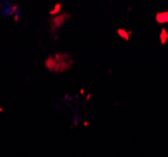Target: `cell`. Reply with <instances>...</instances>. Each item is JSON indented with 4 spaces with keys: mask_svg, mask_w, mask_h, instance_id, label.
I'll use <instances>...</instances> for the list:
<instances>
[{
    "mask_svg": "<svg viewBox=\"0 0 168 157\" xmlns=\"http://www.w3.org/2000/svg\"><path fill=\"white\" fill-rule=\"evenodd\" d=\"M73 63H74L73 58L68 53H57L54 55L48 57L44 64L48 71L55 72V73H62V72L68 71L69 68L73 65Z\"/></svg>",
    "mask_w": 168,
    "mask_h": 157,
    "instance_id": "6da1fadb",
    "label": "cell"
},
{
    "mask_svg": "<svg viewBox=\"0 0 168 157\" xmlns=\"http://www.w3.org/2000/svg\"><path fill=\"white\" fill-rule=\"evenodd\" d=\"M68 18H70V15H68V14H62V15H55L54 18H52V20H50V28H52V33L53 32H57L59 28H60L63 25V23L65 22V19Z\"/></svg>",
    "mask_w": 168,
    "mask_h": 157,
    "instance_id": "7a4b0ae2",
    "label": "cell"
},
{
    "mask_svg": "<svg viewBox=\"0 0 168 157\" xmlns=\"http://www.w3.org/2000/svg\"><path fill=\"white\" fill-rule=\"evenodd\" d=\"M156 22L158 24H166V23H168V12L157 13V15H156Z\"/></svg>",
    "mask_w": 168,
    "mask_h": 157,
    "instance_id": "3957f363",
    "label": "cell"
},
{
    "mask_svg": "<svg viewBox=\"0 0 168 157\" xmlns=\"http://www.w3.org/2000/svg\"><path fill=\"white\" fill-rule=\"evenodd\" d=\"M167 39H168V33H167L166 29H162V32H161V43L162 44H166Z\"/></svg>",
    "mask_w": 168,
    "mask_h": 157,
    "instance_id": "277c9868",
    "label": "cell"
},
{
    "mask_svg": "<svg viewBox=\"0 0 168 157\" xmlns=\"http://www.w3.org/2000/svg\"><path fill=\"white\" fill-rule=\"evenodd\" d=\"M118 34H119L122 38H124L125 40H128V39H129V35H128V33L125 30H123V29H118Z\"/></svg>",
    "mask_w": 168,
    "mask_h": 157,
    "instance_id": "5b68a950",
    "label": "cell"
},
{
    "mask_svg": "<svg viewBox=\"0 0 168 157\" xmlns=\"http://www.w3.org/2000/svg\"><path fill=\"white\" fill-rule=\"evenodd\" d=\"M60 6H62L60 4H57V5H55V8L53 9V10H52V12H50V14H52V15H54V14H57V13L59 12V9H60Z\"/></svg>",
    "mask_w": 168,
    "mask_h": 157,
    "instance_id": "8992f818",
    "label": "cell"
}]
</instances>
